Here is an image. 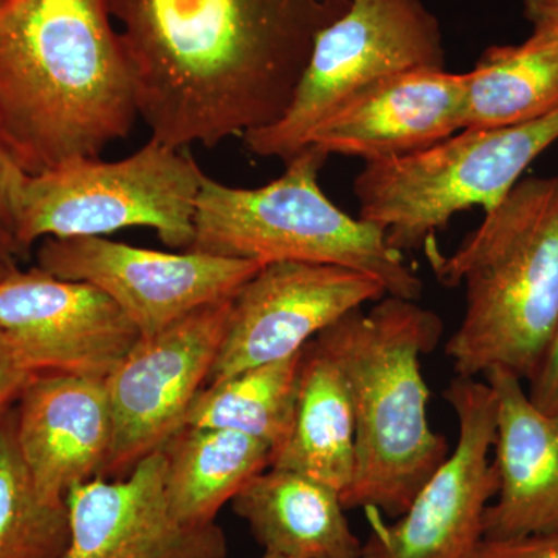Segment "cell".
<instances>
[{"instance_id": "cell-1", "label": "cell", "mask_w": 558, "mask_h": 558, "mask_svg": "<svg viewBox=\"0 0 558 558\" xmlns=\"http://www.w3.org/2000/svg\"><path fill=\"white\" fill-rule=\"evenodd\" d=\"M137 83L140 119L175 149L277 123L315 39L351 0H106Z\"/></svg>"}, {"instance_id": "cell-2", "label": "cell", "mask_w": 558, "mask_h": 558, "mask_svg": "<svg viewBox=\"0 0 558 558\" xmlns=\"http://www.w3.org/2000/svg\"><path fill=\"white\" fill-rule=\"evenodd\" d=\"M137 117L134 68L106 0L0 5V137L24 172L97 159Z\"/></svg>"}, {"instance_id": "cell-3", "label": "cell", "mask_w": 558, "mask_h": 558, "mask_svg": "<svg viewBox=\"0 0 558 558\" xmlns=\"http://www.w3.org/2000/svg\"><path fill=\"white\" fill-rule=\"evenodd\" d=\"M440 336L436 312L385 295L368 312H348L315 337L343 373L354 407L355 472L341 497L344 509L399 519L449 457V440L429 427L421 368Z\"/></svg>"}, {"instance_id": "cell-4", "label": "cell", "mask_w": 558, "mask_h": 558, "mask_svg": "<svg viewBox=\"0 0 558 558\" xmlns=\"http://www.w3.org/2000/svg\"><path fill=\"white\" fill-rule=\"evenodd\" d=\"M446 288L465 286V314L446 344L461 377L509 371L531 380L558 329V175L520 180L446 256L427 241Z\"/></svg>"}, {"instance_id": "cell-5", "label": "cell", "mask_w": 558, "mask_h": 558, "mask_svg": "<svg viewBox=\"0 0 558 558\" xmlns=\"http://www.w3.org/2000/svg\"><path fill=\"white\" fill-rule=\"evenodd\" d=\"M328 154L306 146L286 161L284 174L260 189L223 185L205 174L190 252L260 264H330L379 279L387 295L421 299L424 284L379 227L354 219L328 199L318 172Z\"/></svg>"}, {"instance_id": "cell-6", "label": "cell", "mask_w": 558, "mask_h": 558, "mask_svg": "<svg viewBox=\"0 0 558 558\" xmlns=\"http://www.w3.org/2000/svg\"><path fill=\"white\" fill-rule=\"evenodd\" d=\"M204 178L189 149L153 137L126 159L70 160L25 179L11 236L24 256L43 238H106L145 227L186 252Z\"/></svg>"}, {"instance_id": "cell-7", "label": "cell", "mask_w": 558, "mask_h": 558, "mask_svg": "<svg viewBox=\"0 0 558 558\" xmlns=\"http://www.w3.org/2000/svg\"><path fill=\"white\" fill-rule=\"evenodd\" d=\"M558 140V109L492 130H462L399 159L371 161L354 180L360 219L379 227L389 247L417 250L459 211H487L512 191Z\"/></svg>"}, {"instance_id": "cell-8", "label": "cell", "mask_w": 558, "mask_h": 558, "mask_svg": "<svg viewBox=\"0 0 558 558\" xmlns=\"http://www.w3.org/2000/svg\"><path fill=\"white\" fill-rule=\"evenodd\" d=\"M446 69L439 22L422 0H351L319 32L284 116L245 134L248 150L288 161L349 98L377 81L414 69Z\"/></svg>"}, {"instance_id": "cell-9", "label": "cell", "mask_w": 558, "mask_h": 558, "mask_svg": "<svg viewBox=\"0 0 558 558\" xmlns=\"http://www.w3.org/2000/svg\"><path fill=\"white\" fill-rule=\"evenodd\" d=\"M444 398L457 414V447L395 523H384L377 510H368L362 558H472L484 538V512L499 490L490 459L497 396L487 381L457 376Z\"/></svg>"}, {"instance_id": "cell-10", "label": "cell", "mask_w": 558, "mask_h": 558, "mask_svg": "<svg viewBox=\"0 0 558 558\" xmlns=\"http://www.w3.org/2000/svg\"><path fill=\"white\" fill-rule=\"evenodd\" d=\"M231 301L207 304L154 336L140 337L106 377L113 436L100 478L130 475L182 428L222 347Z\"/></svg>"}, {"instance_id": "cell-11", "label": "cell", "mask_w": 558, "mask_h": 558, "mask_svg": "<svg viewBox=\"0 0 558 558\" xmlns=\"http://www.w3.org/2000/svg\"><path fill=\"white\" fill-rule=\"evenodd\" d=\"M39 269L100 290L124 312L140 337L154 336L207 304L233 299L258 260L202 252L168 253L109 238H47Z\"/></svg>"}, {"instance_id": "cell-12", "label": "cell", "mask_w": 558, "mask_h": 558, "mask_svg": "<svg viewBox=\"0 0 558 558\" xmlns=\"http://www.w3.org/2000/svg\"><path fill=\"white\" fill-rule=\"evenodd\" d=\"M385 295L379 279L348 267L266 264L231 301L229 328L207 385L299 354L348 312Z\"/></svg>"}, {"instance_id": "cell-13", "label": "cell", "mask_w": 558, "mask_h": 558, "mask_svg": "<svg viewBox=\"0 0 558 558\" xmlns=\"http://www.w3.org/2000/svg\"><path fill=\"white\" fill-rule=\"evenodd\" d=\"M0 330L35 374L106 379L140 339L131 319L100 290L38 266L0 279Z\"/></svg>"}, {"instance_id": "cell-14", "label": "cell", "mask_w": 558, "mask_h": 558, "mask_svg": "<svg viewBox=\"0 0 558 558\" xmlns=\"http://www.w3.org/2000/svg\"><path fill=\"white\" fill-rule=\"evenodd\" d=\"M70 543L61 558H226L223 529L175 519L165 494L161 450L130 475L78 484L65 497Z\"/></svg>"}, {"instance_id": "cell-15", "label": "cell", "mask_w": 558, "mask_h": 558, "mask_svg": "<svg viewBox=\"0 0 558 558\" xmlns=\"http://www.w3.org/2000/svg\"><path fill=\"white\" fill-rule=\"evenodd\" d=\"M468 83V73L446 69L388 76L330 113L310 145L365 163L411 156L464 130Z\"/></svg>"}, {"instance_id": "cell-16", "label": "cell", "mask_w": 558, "mask_h": 558, "mask_svg": "<svg viewBox=\"0 0 558 558\" xmlns=\"http://www.w3.org/2000/svg\"><path fill=\"white\" fill-rule=\"evenodd\" d=\"M17 447L44 501L65 505L73 487L101 475L112 447L106 379L35 374L14 411Z\"/></svg>"}, {"instance_id": "cell-17", "label": "cell", "mask_w": 558, "mask_h": 558, "mask_svg": "<svg viewBox=\"0 0 558 558\" xmlns=\"http://www.w3.org/2000/svg\"><path fill=\"white\" fill-rule=\"evenodd\" d=\"M497 396V502L484 512L483 534L505 539L558 529V416L537 409L520 377L484 374Z\"/></svg>"}, {"instance_id": "cell-18", "label": "cell", "mask_w": 558, "mask_h": 558, "mask_svg": "<svg viewBox=\"0 0 558 558\" xmlns=\"http://www.w3.org/2000/svg\"><path fill=\"white\" fill-rule=\"evenodd\" d=\"M264 554L281 558H362L339 492L290 470L269 468L231 499Z\"/></svg>"}, {"instance_id": "cell-19", "label": "cell", "mask_w": 558, "mask_h": 558, "mask_svg": "<svg viewBox=\"0 0 558 558\" xmlns=\"http://www.w3.org/2000/svg\"><path fill=\"white\" fill-rule=\"evenodd\" d=\"M534 32L484 51L468 72L464 130L529 123L558 109V0H526Z\"/></svg>"}, {"instance_id": "cell-20", "label": "cell", "mask_w": 558, "mask_h": 558, "mask_svg": "<svg viewBox=\"0 0 558 558\" xmlns=\"http://www.w3.org/2000/svg\"><path fill=\"white\" fill-rule=\"evenodd\" d=\"M270 468L290 470L347 494L355 472V416L348 381L311 340L301 360L299 403L288 442Z\"/></svg>"}, {"instance_id": "cell-21", "label": "cell", "mask_w": 558, "mask_h": 558, "mask_svg": "<svg viewBox=\"0 0 558 558\" xmlns=\"http://www.w3.org/2000/svg\"><path fill=\"white\" fill-rule=\"evenodd\" d=\"M160 450L168 505L189 526L216 523L219 510L271 464L267 444L230 429L183 425Z\"/></svg>"}, {"instance_id": "cell-22", "label": "cell", "mask_w": 558, "mask_h": 558, "mask_svg": "<svg viewBox=\"0 0 558 558\" xmlns=\"http://www.w3.org/2000/svg\"><path fill=\"white\" fill-rule=\"evenodd\" d=\"M301 360L303 351L205 385L191 402L183 425L252 436L267 444L274 458L288 442L295 422Z\"/></svg>"}, {"instance_id": "cell-23", "label": "cell", "mask_w": 558, "mask_h": 558, "mask_svg": "<svg viewBox=\"0 0 558 558\" xmlns=\"http://www.w3.org/2000/svg\"><path fill=\"white\" fill-rule=\"evenodd\" d=\"M68 506L44 501L17 447L14 413L0 418V558H61L69 548Z\"/></svg>"}, {"instance_id": "cell-24", "label": "cell", "mask_w": 558, "mask_h": 558, "mask_svg": "<svg viewBox=\"0 0 558 558\" xmlns=\"http://www.w3.org/2000/svg\"><path fill=\"white\" fill-rule=\"evenodd\" d=\"M472 558H558V529L524 537L483 538Z\"/></svg>"}, {"instance_id": "cell-25", "label": "cell", "mask_w": 558, "mask_h": 558, "mask_svg": "<svg viewBox=\"0 0 558 558\" xmlns=\"http://www.w3.org/2000/svg\"><path fill=\"white\" fill-rule=\"evenodd\" d=\"M35 373L27 365L21 352L3 330H0V418L14 400L20 399L22 389Z\"/></svg>"}, {"instance_id": "cell-26", "label": "cell", "mask_w": 558, "mask_h": 558, "mask_svg": "<svg viewBox=\"0 0 558 558\" xmlns=\"http://www.w3.org/2000/svg\"><path fill=\"white\" fill-rule=\"evenodd\" d=\"M27 178V172H24L16 163L0 137V223L10 234L14 218H16L22 189H24Z\"/></svg>"}, {"instance_id": "cell-27", "label": "cell", "mask_w": 558, "mask_h": 558, "mask_svg": "<svg viewBox=\"0 0 558 558\" xmlns=\"http://www.w3.org/2000/svg\"><path fill=\"white\" fill-rule=\"evenodd\" d=\"M527 396L537 409L558 416V329L545 362L529 380Z\"/></svg>"}, {"instance_id": "cell-28", "label": "cell", "mask_w": 558, "mask_h": 558, "mask_svg": "<svg viewBox=\"0 0 558 558\" xmlns=\"http://www.w3.org/2000/svg\"><path fill=\"white\" fill-rule=\"evenodd\" d=\"M16 258H20L16 244H14L13 238H11L9 231L3 229L2 223H0V263L16 266V264H14V259Z\"/></svg>"}, {"instance_id": "cell-29", "label": "cell", "mask_w": 558, "mask_h": 558, "mask_svg": "<svg viewBox=\"0 0 558 558\" xmlns=\"http://www.w3.org/2000/svg\"><path fill=\"white\" fill-rule=\"evenodd\" d=\"M16 269V266H10V264L0 263V279L7 277L11 270Z\"/></svg>"}, {"instance_id": "cell-30", "label": "cell", "mask_w": 558, "mask_h": 558, "mask_svg": "<svg viewBox=\"0 0 558 558\" xmlns=\"http://www.w3.org/2000/svg\"><path fill=\"white\" fill-rule=\"evenodd\" d=\"M263 558H281V557L271 556V554H264Z\"/></svg>"}, {"instance_id": "cell-31", "label": "cell", "mask_w": 558, "mask_h": 558, "mask_svg": "<svg viewBox=\"0 0 558 558\" xmlns=\"http://www.w3.org/2000/svg\"><path fill=\"white\" fill-rule=\"evenodd\" d=\"M3 2H5V0H0V5H2Z\"/></svg>"}]
</instances>
